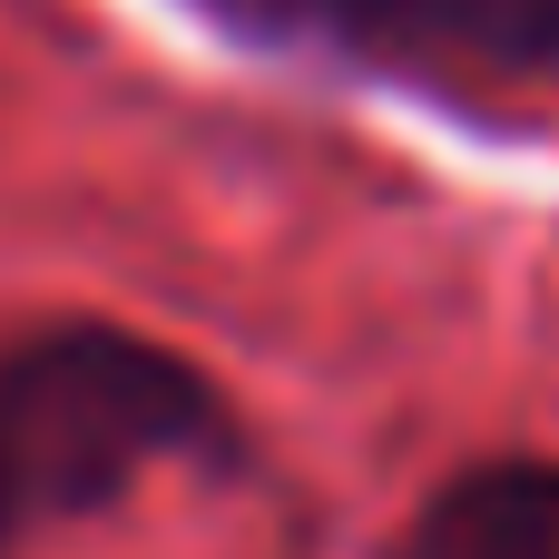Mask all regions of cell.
I'll return each mask as SVG.
<instances>
[{
    "label": "cell",
    "mask_w": 559,
    "mask_h": 559,
    "mask_svg": "<svg viewBox=\"0 0 559 559\" xmlns=\"http://www.w3.org/2000/svg\"><path fill=\"white\" fill-rule=\"evenodd\" d=\"M236 452L226 383L157 334L39 324L0 344V559L118 511L157 472H216Z\"/></svg>",
    "instance_id": "obj_1"
},
{
    "label": "cell",
    "mask_w": 559,
    "mask_h": 559,
    "mask_svg": "<svg viewBox=\"0 0 559 559\" xmlns=\"http://www.w3.org/2000/svg\"><path fill=\"white\" fill-rule=\"evenodd\" d=\"M197 29L364 79L452 128H559V0H177Z\"/></svg>",
    "instance_id": "obj_2"
},
{
    "label": "cell",
    "mask_w": 559,
    "mask_h": 559,
    "mask_svg": "<svg viewBox=\"0 0 559 559\" xmlns=\"http://www.w3.org/2000/svg\"><path fill=\"white\" fill-rule=\"evenodd\" d=\"M373 559H559V462L501 452L432 481Z\"/></svg>",
    "instance_id": "obj_3"
}]
</instances>
